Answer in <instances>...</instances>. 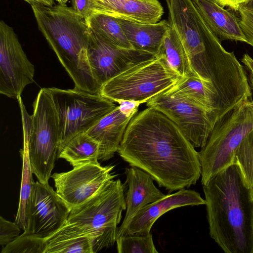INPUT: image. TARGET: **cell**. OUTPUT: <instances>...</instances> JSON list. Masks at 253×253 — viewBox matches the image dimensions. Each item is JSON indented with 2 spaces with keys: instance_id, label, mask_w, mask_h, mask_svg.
Instances as JSON below:
<instances>
[{
  "instance_id": "cell-12",
  "label": "cell",
  "mask_w": 253,
  "mask_h": 253,
  "mask_svg": "<svg viewBox=\"0 0 253 253\" xmlns=\"http://www.w3.org/2000/svg\"><path fill=\"white\" fill-rule=\"evenodd\" d=\"M114 168L90 163L54 173L51 177L56 193L71 210L88 201L113 181L117 175L112 173Z\"/></svg>"
},
{
  "instance_id": "cell-18",
  "label": "cell",
  "mask_w": 253,
  "mask_h": 253,
  "mask_svg": "<svg viewBox=\"0 0 253 253\" xmlns=\"http://www.w3.org/2000/svg\"><path fill=\"white\" fill-rule=\"evenodd\" d=\"M98 12L140 23L154 24L164 14L158 0H92Z\"/></svg>"
},
{
  "instance_id": "cell-2",
  "label": "cell",
  "mask_w": 253,
  "mask_h": 253,
  "mask_svg": "<svg viewBox=\"0 0 253 253\" xmlns=\"http://www.w3.org/2000/svg\"><path fill=\"white\" fill-rule=\"evenodd\" d=\"M211 237L226 253H253V188L234 162L203 185Z\"/></svg>"
},
{
  "instance_id": "cell-8",
  "label": "cell",
  "mask_w": 253,
  "mask_h": 253,
  "mask_svg": "<svg viewBox=\"0 0 253 253\" xmlns=\"http://www.w3.org/2000/svg\"><path fill=\"white\" fill-rule=\"evenodd\" d=\"M124 189L120 179L113 180L88 201L71 210L67 221L92 237L94 253L116 242L117 225L126 208Z\"/></svg>"
},
{
  "instance_id": "cell-5",
  "label": "cell",
  "mask_w": 253,
  "mask_h": 253,
  "mask_svg": "<svg viewBox=\"0 0 253 253\" xmlns=\"http://www.w3.org/2000/svg\"><path fill=\"white\" fill-rule=\"evenodd\" d=\"M166 0L168 21L185 48L194 75L214 89L210 64L226 50L208 28L192 0Z\"/></svg>"
},
{
  "instance_id": "cell-16",
  "label": "cell",
  "mask_w": 253,
  "mask_h": 253,
  "mask_svg": "<svg viewBox=\"0 0 253 253\" xmlns=\"http://www.w3.org/2000/svg\"><path fill=\"white\" fill-rule=\"evenodd\" d=\"M201 205H206V201L194 190L183 188L168 194L140 209L131 219L125 235L148 234L157 219L167 211L178 207Z\"/></svg>"
},
{
  "instance_id": "cell-36",
  "label": "cell",
  "mask_w": 253,
  "mask_h": 253,
  "mask_svg": "<svg viewBox=\"0 0 253 253\" xmlns=\"http://www.w3.org/2000/svg\"><path fill=\"white\" fill-rule=\"evenodd\" d=\"M242 6H244L247 8L253 10V0H249Z\"/></svg>"
},
{
  "instance_id": "cell-26",
  "label": "cell",
  "mask_w": 253,
  "mask_h": 253,
  "mask_svg": "<svg viewBox=\"0 0 253 253\" xmlns=\"http://www.w3.org/2000/svg\"><path fill=\"white\" fill-rule=\"evenodd\" d=\"M85 19L90 30L102 39L120 48L134 49L116 17L94 12Z\"/></svg>"
},
{
  "instance_id": "cell-34",
  "label": "cell",
  "mask_w": 253,
  "mask_h": 253,
  "mask_svg": "<svg viewBox=\"0 0 253 253\" xmlns=\"http://www.w3.org/2000/svg\"><path fill=\"white\" fill-rule=\"evenodd\" d=\"M241 62L249 73L250 82L253 88V58L248 54L245 53L241 59Z\"/></svg>"
},
{
  "instance_id": "cell-3",
  "label": "cell",
  "mask_w": 253,
  "mask_h": 253,
  "mask_svg": "<svg viewBox=\"0 0 253 253\" xmlns=\"http://www.w3.org/2000/svg\"><path fill=\"white\" fill-rule=\"evenodd\" d=\"M31 7L39 29L75 84V88L99 93L87 56L90 29L74 9L60 4Z\"/></svg>"
},
{
  "instance_id": "cell-20",
  "label": "cell",
  "mask_w": 253,
  "mask_h": 253,
  "mask_svg": "<svg viewBox=\"0 0 253 253\" xmlns=\"http://www.w3.org/2000/svg\"><path fill=\"white\" fill-rule=\"evenodd\" d=\"M116 18L134 49L155 56L158 54L170 26L169 21L145 24Z\"/></svg>"
},
{
  "instance_id": "cell-22",
  "label": "cell",
  "mask_w": 253,
  "mask_h": 253,
  "mask_svg": "<svg viewBox=\"0 0 253 253\" xmlns=\"http://www.w3.org/2000/svg\"><path fill=\"white\" fill-rule=\"evenodd\" d=\"M45 239V253H93L92 237L68 221Z\"/></svg>"
},
{
  "instance_id": "cell-11",
  "label": "cell",
  "mask_w": 253,
  "mask_h": 253,
  "mask_svg": "<svg viewBox=\"0 0 253 253\" xmlns=\"http://www.w3.org/2000/svg\"><path fill=\"white\" fill-rule=\"evenodd\" d=\"M34 65L29 61L13 28L0 22V93L17 98L34 81Z\"/></svg>"
},
{
  "instance_id": "cell-35",
  "label": "cell",
  "mask_w": 253,
  "mask_h": 253,
  "mask_svg": "<svg viewBox=\"0 0 253 253\" xmlns=\"http://www.w3.org/2000/svg\"><path fill=\"white\" fill-rule=\"evenodd\" d=\"M31 5L37 4L51 6L54 4L53 0H24Z\"/></svg>"
},
{
  "instance_id": "cell-30",
  "label": "cell",
  "mask_w": 253,
  "mask_h": 253,
  "mask_svg": "<svg viewBox=\"0 0 253 253\" xmlns=\"http://www.w3.org/2000/svg\"><path fill=\"white\" fill-rule=\"evenodd\" d=\"M21 228L15 223L0 217V244L6 245L15 240L21 232Z\"/></svg>"
},
{
  "instance_id": "cell-23",
  "label": "cell",
  "mask_w": 253,
  "mask_h": 253,
  "mask_svg": "<svg viewBox=\"0 0 253 253\" xmlns=\"http://www.w3.org/2000/svg\"><path fill=\"white\" fill-rule=\"evenodd\" d=\"M99 145L87 133L72 137L63 148L58 158H62L73 167L98 163Z\"/></svg>"
},
{
  "instance_id": "cell-37",
  "label": "cell",
  "mask_w": 253,
  "mask_h": 253,
  "mask_svg": "<svg viewBox=\"0 0 253 253\" xmlns=\"http://www.w3.org/2000/svg\"><path fill=\"white\" fill-rule=\"evenodd\" d=\"M60 4L66 5L68 0H56Z\"/></svg>"
},
{
  "instance_id": "cell-25",
  "label": "cell",
  "mask_w": 253,
  "mask_h": 253,
  "mask_svg": "<svg viewBox=\"0 0 253 253\" xmlns=\"http://www.w3.org/2000/svg\"><path fill=\"white\" fill-rule=\"evenodd\" d=\"M21 154L22 159V179L19 203L15 222L24 232H27L30 226V210L35 182L29 161L28 143L25 138Z\"/></svg>"
},
{
  "instance_id": "cell-33",
  "label": "cell",
  "mask_w": 253,
  "mask_h": 253,
  "mask_svg": "<svg viewBox=\"0 0 253 253\" xmlns=\"http://www.w3.org/2000/svg\"><path fill=\"white\" fill-rule=\"evenodd\" d=\"M222 7L227 6L234 10H238L239 7L249 0H215Z\"/></svg>"
},
{
  "instance_id": "cell-9",
  "label": "cell",
  "mask_w": 253,
  "mask_h": 253,
  "mask_svg": "<svg viewBox=\"0 0 253 253\" xmlns=\"http://www.w3.org/2000/svg\"><path fill=\"white\" fill-rule=\"evenodd\" d=\"M48 88L59 121L58 156L72 137L86 132L117 106L115 102L99 93H92L75 87L68 89L54 87Z\"/></svg>"
},
{
  "instance_id": "cell-13",
  "label": "cell",
  "mask_w": 253,
  "mask_h": 253,
  "mask_svg": "<svg viewBox=\"0 0 253 253\" xmlns=\"http://www.w3.org/2000/svg\"><path fill=\"white\" fill-rule=\"evenodd\" d=\"M87 56L92 74L100 88L108 81L130 66L155 56L133 49L117 47L90 30Z\"/></svg>"
},
{
  "instance_id": "cell-27",
  "label": "cell",
  "mask_w": 253,
  "mask_h": 253,
  "mask_svg": "<svg viewBox=\"0 0 253 253\" xmlns=\"http://www.w3.org/2000/svg\"><path fill=\"white\" fill-rule=\"evenodd\" d=\"M119 253H158L150 232L146 235H126L118 237Z\"/></svg>"
},
{
  "instance_id": "cell-32",
  "label": "cell",
  "mask_w": 253,
  "mask_h": 253,
  "mask_svg": "<svg viewBox=\"0 0 253 253\" xmlns=\"http://www.w3.org/2000/svg\"><path fill=\"white\" fill-rule=\"evenodd\" d=\"M72 8L74 10L86 19L93 13V3L92 0H71Z\"/></svg>"
},
{
  "instance_id": "cell-14",
  "label": "cell",
  "mask_w": 253,
  "mask_h": 253,
  "mask_svg": "<svg viewBox=\"0 0 253 253\" xmlns=\"http://www.w3.org/2000/svg\"><path fill=\"white\" fill-rule=\"evenodd\" d=\"M70 207L48 183L34 182L28 233L45 238L67 221Z\"/></svg>"
},
{
  "instance_id": "cell-38",
  "label": "cell",
  "mask_w": 253,
  "mask_h": 253,
  "mask_svg": "<svg viewBox=\"0 0 253 253\" xmlns=\"http://www.w3.org/2000/svg\"></svg>"
},
{
  "instance_id": "cell-29",
  "label": "cell",
  "mask_w": 253,
  "mask_h": 253,
  "mask_svg": "<svg viewBox=\"0 0 253 253\" xmlns=\"http://www.w3.org/2000/svg\"><path fill=\"white\" fill-rule=\"evenodd\" d=\"M235 162L253 187V129L246 135L238 147Z\"/></svg>"
},
{
  "instance_id": "cell-6",
  "label": "cell",
  "mask_w": 253,
  "mask_h": 253,
  "mask_svg": "<svg viewBox=\"0 0 253 253\" xmlns=\"http://www.w3.org/2000/svg\"><path fill=\"white\" fill-rule=\"evenodd\" d=\"M252 129L253 99L236 106L215 123L199 152L203 185L235 162L238 147Z\"/></svg>"
},
{
  "instance_id": "cell-1",
  "label": "cell",
  "mask_w": 253,
  "mask_h": 253,
  "mask_svg": "<svg viewBox=\"0 0 253 253\" xmlns=\"http://www.w3.org/2000/svg\"><path fill=\"white\" fill-rule=\"evenodd\" d=\"M117 152L169 192L188 188L201 176L199 152L171 120L150 107L131 119Z\"/></svg>"
},
{
  "instance_id": "cell-19",
  "label": "cell",
  "mask_w": 253,
  "mask_h": 253,
  "mask_svg": "<svg viewBox=\"0 0 253 253\" xmlns=\"http://www.w3.org/2000/svg\"><path fill=\"white\" fill-rule=\"evenodd\" d=\"M199 13L211 32L220 40L247 43L239 19L215 0H192Z\"/></svg>"
},
{
  "instance_id": "cell-15",
  "label": "cell",
  "mask_w": 253,
  "mask_h": 253,
  "mask_svg": "<svg viewBox=\"0 0 253 253\" xmlns=\"http://www.w3.org/2000/svg\"><path fill=\"white\" fill-rule=\"evenodd\" d=\"M118 104L86 132L99 145L98 160H108L118 151L126 128L140 105L132 101H121Z\"/></svg>"
},
{
  "instance_id": "cell-31",
  "label": "cell",
  "mask_w": 253,
  "mask_h": 253,
  "mask_svg": "<svg viewBox=\"0 0 253 253\" xmlns=\"http://www.w3.org/2000/svg\"><path fill=\"white\" fill-rule=\"evenodd\" d=\"M238 11L240 16V26L247 43L253 46V10L241 6Z\"/></svg>"
},
{
  "instance_id": "cell-28",
  "label": "cell",
  "mask_w": 253,
  "mask_h": 253,
  "mask_svg": "<svg viewBox=\"0 0 253 253\" xmlns=\"http://www.w3.org/2000/svg\"><path fill=\"white\" fill-rule=\"evenodd\" d=\"M46 243L45 238L26 232L5 245L1 253H45Z\"/></svg>"
},
{
  "instance_id": "cell-17",
  "label": "cell",
  "mask_w": 253,
  "mask_h": 253,
  "mask_svg": "<svg viewBox=\"0 0 253 253\" xmlns=\"http://www.w3.org/2000/svg\"><path fill=\"white\" fill-rule=\"evenodd\" d=\"M125 173L127 186L126 213L118 228V237L125 235L131 219L140 209L165 196L156 187L151 175L141 169L130 166Z\"/></svg>"
},
{
  "instance_id": "cell-7",
  "label": "cell",
  "mask_w": 253,
  "mask_h": 253,
  "mask_svg": "<svg viewBox=\"0 0 253 253\" xmlns=\"http://www.w3.org/2000/svg\"><path fill=\"white\" fill-rule=\"evenodd\" d=\"M182 77L161 56L137 62L115 76L100 89L103 97L116 103L141 104L174 85Z\"/></svg>"
},
{
  "instance_id": "cell-10",
  "label": "cell",
  "mask_w": 253,
  "mask_h": 253,
  "mask_svg": "<svg viewBox=\"0 0 253 253\" xmlns=\"http://www.w3.org/2000/svg\"><path fill=\"white\" fill-rule=\"evenodd\" d=\"M146 106L171 120L195 148L205 146L216 122L211 113L179 96L170 88L149 99Z\"/></svg>"
},
{
  "instance_id": "cell-24",
  "label": "cell",
  "mask_w": 253,
  "mask_h": 253,
  "mask_svg": "<svg viewBox=\"0 0 253 253\" xmlns=\"http://www.w3.org/2000/svg\"><path fill=\"white\" fill-rule=\"evenodd\" d=\"M157 55L162 57L182 78L195 76L185 48L177 33L170 25Z\"/></svg>"
},
{
  "instance_id": "cell-21",
  "label": "cell",
  "mask_w": 253,
  "mask_h": 253,
  "mask_svg": "<svg viewBox=\"0 0 253 253\" xmlns=\"http://www.w3.org/2000/svg\"><path fill=\"white\" fill-rule=\"evenodd\" d=\"M170 89L194 105L211 113L216 122L226 114L211 85L195 76L182 78Z\"/></svg>"
},
{
  "instance_id": "cell-4",
  "label": "cell",
  "mask_w": 253,
  "mask_h": 253,
  "mask_svg": "<svg viewBox=\"0 0 253 253\" xmlns=\"http://www.w3.org/2000/svg\"><path fill=\"white\" fill-rule=\"evenodd\" d=\"M17 100L32 171L39 182L48 183L57 158L59 142L58 118L50 93L48 88L40 89L31 116L27 113L20 96Z\"/></svg>"
}]
</instances>
